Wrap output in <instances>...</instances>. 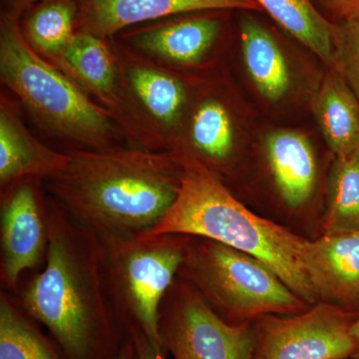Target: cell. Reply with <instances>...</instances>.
Instances as JSON below:
<instances>
[{
  "label": "cell",
  "mask_w": 359,
  "mask_h": 359,
  "mask_svg": "<svg viewBox=\"0 0 359 359\" xmlns=\"http://www.w3.org/2000/svg\"><path fill=\"white\" fill-rule=\"evenodd\" d=\"M0 191V282L13 294L23 273L46 261L48 195L39 179L21 180Z\"/></svg>",
  "instance_id": "10"
},
{
  "label": "cell",
  "mask_w": 359,
  "mask_h": 359,
  "mask_svg": "<svg viewBox=\"0 0 359 359\" xmlns=\"http://www.w3.org/2000/svg\"><path fill=\"white\" fill-rule=\"evenodd\" d=\"M127 334L133 341L138 359H166V353L158 351L147 335L138 328H131Z\"/></svg>",
  "instance_id": "25"
},
{
  "label": "cell",
  "mask_w": 359,
  "mask_h": 359,
  "mask_svg": "<svg viewBox=\"0 0 359 359\" xmlns=\"http://www.w3.org/2000/svg\"><path fill=\"white\" fill-rule=\"evenodd\" d=\"M43 0H2V11L20 18L25 11Z\"/></svg>",
  "instance_id": "26"
},
{
  "label": "cell",
  "mask_w": 359,
  "mask_h": 359,
  "mask_svg": "<svg viewBox=\"0 0 359 359\" xmlns=\"http://www.w3.org/2000/svg\"><path fill=\"white\" fill-rule=\"evenodd\" d=\"M223 22L212 15L156 21L114 37L137 53L171 69L199 67L219 37Z\"/></svg>",
  "instance_id": "12"
},
{
  "label": "cell",
  "mask_w": 359,
  "mask_h": 359,
  "mask_svg": "<svg viewBox=\"0 0 359 359\" xmlns=\"http://www.w3.org/2000/svg\"><path fill=\"white\" fill-rule=\"evenodd\" d=\"M95 233L111 306L123 334L138 328L167 353L160 335V306L179 275L189 236Z\"/></svg>",
  "instance_id": "5"
},
{
  "label": "cell",
  "mask_w": 359,
  "mask_h": 359,
  "mask_svg": "<svg viewBox=\"0 0 359 359\" xmlns=\"http://www.w3.org/2000/svg\"><path fill=\"white\" fill-rule=\"evenodd\" d=\"M359 311L318 302L301 313L268 314L252 323V359H347L356 349L351 327Z\"/></svg>",
  "instance_id": "8"
},
{
  "label": "cell",
  "mask_w": 359,
  "mask_h": 359,
  "mask_svg": "<svg viewBox=\"0 0 359 359\" xmlns=\"http://www.w3.org/2000/svg\"><path fill=\"white\" fill-rule=\"evenodd\" d=\"M137 119L158 151H175L189 106L191 90L176 70L110 39Z\"/></svg>",
  "instance_id": "9"
},
{
  "label": "cell",
  "mask_w": 359,
  "mask_h": 359,
  "mask_svg": "<svg viewBox=\"0 0 359 359\" xmlns=\"http://www.w3.org/2000/svg\"><path fill=\"white\" fill-rule=\"evenodd\" d=\"M359 231V160L337 158L330 180V205L323 233Z\"/></svg>",
  "instance_id": "23"
},
{
  "label": "cell",
  "mask_w": 359,
  "mask_h": 359,
  "mask_svg": "<svg viewBox=\"0 0 359 359\" xmlns=\"http://www.w3.org/2000/svg\"><path fill=\"white\" fill-rule=\"evenodd\" d=\"M334 43L337 70L359 100V18L334 26Z\"/></svg>",
  "instance_id": "24"
},
{
  "label": "cell",
  "mask_w": 359,
  "mask_h": 359,
  "mask_svg": "<svg viewBox=\"0 0 359 359\" xmlns=\"http://www.w3.org/2000/svg\"><path fill=\"white\" fill-rule=\"evenodd\" d=\"M266 154L280 196L290 207L308 202L316 178V163L309 139L299 132L278 130L266 137Z\"/></svg>",
  "instance_id": "18"
},
{
  "label": "cell",
  "mask_w": 359,
  "mask_h": 359,
  "mask_svg": "<svg viewBox=\"0 0 359 359\" xmlns=\"http://www.w3.org/2000/svg\"><path fill=\"white\" fill-rule=\"evenodd\" d=\"M163 346L174 359H252V323L231 325L215 313L197 289L177 276L160 306Z\"/></svg>",
  "instance_id": "7"
},
{
  "label": "cell",
  "mask_w": 359,
  "mask_h": 359,
  "mask_svg": "<svg viewBox=\"0 0 359 359\" xmlns=\"http://www.w3.org/2000/svg\"><path fill=\"white\" fill-rule=\"evenodd\" d=\"M241 44L245 67L259 93L278 101L290 88L289 66L280 45L254 18L241 20Z\"/></svg>",
  "instance_id": "19"
},
{
  "label": "cell",
  "mask_w": 359,
  "mask_h": 359,
  "mask_svg": "<svg viewBox=\"0 0 359 359\" xmlns=\"http://www.w3.org/2000/svg\"><path fill=\"white\" fill-rule=\"evenodd\" d=\"M30 9L21 27L23 35L37 53L52 62L77 32V0H43Z\"/></svg>",
  "instance_id": "22"
},
{
  "label": "cell",
  "mask_w": 359,
  "mask_h": 359,
  "mask_svg": "<svg viewBox=\"0 0 359 359\" xmlns=\"http://www.w3.org/2000/svg\"><path fill=\"white\" fill-rule=\"evenodd\" d=\"M313 109L337 158L353 155L359 147V100L339 71L330 70L323 78Z\"/></svg>",
  "instance_id": "17"
},
{
  "label": "cell",
  "mask_w": 359,
  "mask_h": 359,
  "mask_svg": "<svg viewBox=\"0 0 359 359\" xmlns=\"http://www.w3.org/2000/svg\"><path fill=\"white\" fill-rule=\"evenodd\" d=\"M351 332H353L354 339H355L356 342L355 353H354L351 359H359V314L358 318L354 320L353 327H351Z\"/></svg>",
  "instance_id": "29"
},
{
  "label": "cell",
  "mask_w": 359,
  "mask_h": 359,
  "mask_svg": "<svg viewBox=\"0 0 359 359\" xmlns=\"http://www.w3.org/2000/svg\"><path fill=\"white\" fill-rule=\"evenodd\" d=\"M256 1L278 25L313 51L328 69L337 70L334 43L335 25L316 11L311 0Z\"/></svg>",
  "instance_id": "20"
},
{
  "label": "cell",
  "mask_w": 359,
  "mask_h": 359,
  "mask_svg": "<svg viewBox=\"0 0 359 359\" xmlns=\"http://www.w3.org/2000/svg\"><path fill=\"white\" fill-rule=\"evenodd\" d=\"M354 153H355V155L358 156V158L359 160V147L358 149H356V151Z\"/></svg>",
  "instance_id": "31"
},
{
  "label": "cell",
  "mask_w": 359,
  "mask_h": 359,
  "mask_svg": "<svg viewBox=\"0 0 359 359\" xmlns=\"http://www.w3.org/2000/svg\"><path fill=\"white\" fill-rule=\"evenodd\" d=\"M309 271L320 302L359 308V231L323 233L311 241Z\"/></svg>",
  "instance_id": "15"
},
{
  "label": "cell",
  "mask_w": 359,
  "mask_h": 359,
  "mask_svg": "<svg viewBox=\"0 0 359 359\" xmlns=\"http://www.w3.org/2000/svg\"><path fill=\"white\" fill-rule=\"evenodd\" d=\"M328 4H332V6L337 7V9L341 8L346 6V4H348L351 0H327Z\"/></svg>",
  "instance_id": "30"
},
{
  "label": "cell",
  "mask_w": 359,
  "mask_h": 359,
  "mask_svg": "<svg viewBox=\"0 0 359 359\" xmlns=\"http://www.w3.org/2000/svg\"><path fill=\"white\" fill-rule=\"evenodd\" d=\"M179 276L192 283L212 311L231 325L311 308L263 262L209 238L189 236Z\"/></svg>",
  "instance_id": "6"
},
{
  "label": "cell",
  "mask_w": 359,
  "mask_h": 359,
  "mask_svg": "<svg viewBox=\"0 0 359 359\" xmlns=\"http://www.w3.org/2000/svg\"><path fill=\"white\" fill-rule=\"evenodd\" d=\"M77 32L114 39L134 26L182 14L243 9L262 11L256 0H77Z\"/></svg>",
  "instance_id": "13"
},
{
  "label": "cell",
  "mask_w": 359,
  "mask_h": 359,
  "mask_svg": "<svg viewBox=\"0 0 359 359\" xmlns=\"http://www.w3.org/2000/svg\"><path fill=\"white\" fill-rule=\"evenodd\" d=\"M68 151L54 150L28 130L20 104L0 97V190L25 179L53 178L67 167Z\"/></svg>",
  "instance_id": "14"
},
{
  "label": "cell",
  "mask_w": 359,
  "mask_h": 359,
  "mask_svg": "<svg viewBox=\"0 0 359 359\" xmlns=\"http://www.w3.org/2000/svg\"><path fill=\"white\" fill-rule=\"evenodd\" d=\"M0 359H66L13 294H0Z\"/></svg>",
  "instance_id": "21"
},
{
  "label": "cell",
  "mask_w": 359,
  "mask_h": 359,
  "mask_svg": "<svg viewBox=\"0 0 359 359\" xmlns=\"http://www.w3.org/2000/svg\"><path fill=\"white\" fill-rule=\"evenodd\" d=\"M0 80L40 129L74 149L114 147L124 140L109 113L37 53L26 41L20 18L4 11L0 20Z\"/></svg>",
  "instance_id": "4"
},
{
  "label": "cell",
  "mask_w": 359,
  "mask_h": 359,
  "mask_svg": "<svg viewBox=\"0 0 359 359\" xmlns=\"http://www.w3.org/2000/svg\"><path fill=\"white\" fill-rule=\"evenodd\" d=\"M235 148V128L230 109L218 96L191 98L176 150L201 161L211 171L230 161Z\"/></svg>",
  "instance_id": "16"
},
{
  "label": "cell",
  "mask_w": 359,
  "mask_h": 359,
  "mask_svg": "<svg viewBox=\"0 0 359 359\" xmlns=\"http://www.w3.org/2000/svg\"><path fill=\"white\" fill-rule=\"evenodd\" d=\"M47 219L44 268L16 299L66 359H117L125 334L111 306L96 233L49 195Z\"/></svg>",
  "instance_id": "1"
},
{
  "label": "cell",
  "mask_w": 359,
  "mask_h": 359,
  "mask_svg": "<svg viewBox=\"0 0 359 359\" xmlns=\"http://www.w3.org/2000/svg\"><path fill=\"white\" fill-rule=\"evenodd\" d=\"M68 153L67 167L45 189L92 231L147 233L178 197L182 164L174 151L118 145Z\"/></svg>",
  "instance_id": "2"
},
{
  "label": "cell",
  "mask_w": 359,
  "mask_h": 359,
  "mask_svg": "<svg viewBox=\"0 0 359 359\" xmlns=\"http://www.w3.org/2000/svg\"><path fill=\"white\" fill-rule=\"evenodd\" d=\"M117 359H138L136 348H135L133 341H132L131 337L128 334L125 337Z\"/></svg>",
  "instance_id": "27"
},
{
  "label": "cell",
  "mask_w": 359,
  "mask_h": 359,
  "mask_svg": "<svg viewBox=\"0 0 359 359\" xmlns=\"http://www.w3.org/2000/svg\"><path fill=\"white\" fill-rule=\"evenodd\" d=\"M51 63L109 113L127 145L158 151L132 109L110 39L77 32L65 51Z\"/></svg>",
  "instance_id": "11"
},
{
  "label": "cell",
  "mask_w": 359,
  "mask_h": 359,
  "mask_svg": "<svg viewBox=\"0 0 359 359\" xmlns=\"http://www.w3.org/2000/svg\"><path fill=\"white\" fill-rule=\"evenodd\" d=\"M340 15L344 20L359 18V0H351L348 4L339 9Z\"/></svg>",
  "instance_id": "28"
},
{
  "label": "cell",
  "mask_w": 359,
  "mask_h": 359,
  "mask_svg": "<svg viewBox=\"0 0 359 359\" xmlns=\"http://www.w3.org/2000/svg\"><path fill=\"white\" fill-rule=\"evenodd\" d=\"M181 186L153 235L209 238L257 257L309 304L320 302L309 271L311 241L261 218L238 202L201 161L179 151Z\"/></svg>",
  "instance_id": "3"
}]
</instances>
